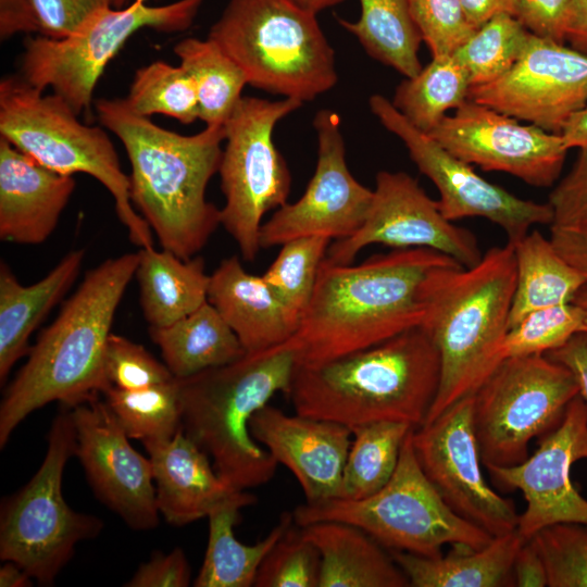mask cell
Instances as JSON below:
<instances>
[{
	"instance_id": "48",
	"label": "cell",
	"mask_w": 587,
	"mask_h": 587,
	"mask_svg": "<svg viewBox=\"0 0 587 587\" xmlns=\"http://www.w3.org/2000/svg\"><path fill=\"white\" fill-rule=\"evenodd\" d=\"M515 18L533 35L565 43L572 0H514Z\"/></svg>"
},
{
	"instance_id": "32",
	"label": "cell",
	"mask_w": 587,
	"mask_h": 587,
	"mask_svg": "<svg viewBox=\"0 0 587 587\" xmlns=\"http://www.w3.org/2000/svg\"><path fill=\"white\" fill-rule=\"evenodd\" d=\"M512 245L516 282L509 328L535 310L572 302L587 283L538 230L528 232Z\"/></svg>"
},
{
	"instance_id": "28",
	"label": "cell",
	"mask_w": 587,
	"mask_h": 587,
	"mask_svg": "<svg viewBox=\"0 0 587 587\" xmlns=\"http://www.w3.org/2000/svg\"><path fill=\"white\" fill-rule=\"evenodd\" d=\"M524 542L514 530L479 549L451 545L446 555L436 558L390 551L412 587H505L514 586L513 564Z\"/></svg>"
},
{
	"instance_id": "46",
	"label": "cell",
	"mask_w": 587,
	"mask_h": 587,
	"mask_svg": "<svg viewBox=\"0 0 587 587\" xmlns=\"http://www.w3.org/2000/svg\"><path fill=\"white\" fill-rule=\"evenodd\" d=\"M548 203L553 212L550 226H587V151L579 150L572 168L549 193Z\"/></svg>"
},
{
	"instance_id": "5",
	"label": "cell",
	"mask_w": 587,
	"mask_h": 587,
	"mask_svg": "<svg viewBox=\"0 0 587 587\" xmlns=\"http://www.w3.org/2000/svg\"><path fill=\"white\" fill-rule=\"evenodd\" d=\"M515 282L510 242L490 248L474 266L453 262L425 279L421 326L438 349L440 382L424 424L474 394L504 359Z\"/></svg>"
},
{
	"instance_id": "15",
	"label": "cell",
	"mask_w": 587,
	"mask_h": 587,
	"mask_svg": "<svg viewBox=\"0 0 587 587\" xmlns=\"http://www.w3.org/2000/svg\"><path fill=\"white\" fill-rule=\"evenodd\" d=\"M473 403V395L466 396L414 428L412 444L422 471L449 508L496 537L516 530L520 514L483 475Z\"/></svg>"
},
{
	"instance_id": "23",
	"label": "cell",
	"mask_w": 587,
	"mask_h": 587,
	"mask_svg": "<svg viewBox=\"0 0 587 587\" xmlns=\"http://www.w3.org/2000/svg\"><path fill=\"white\" fill-rule=\"evenodd\" d=\"M76 182L0 137V239L39 245L55 229Z\"/></svg>"
},
{
	"instance_id": "9",
	"label": "cell",
	"mask_w": 587,
	"mask_h": 587,
	"mask_svg": "<svg viewBox=\"0 0 587 587\" xmlns=\"http://www.w3.org/2000/svg\"><path fill=\"white\" fill-rule=\"evenodd\" d=\"M407 435L396 471L376 494L360 500L330 499L298 505V526L336 521L354 525L389 550L427 558L442 554L445 545L485 547L492 536L454 513L422 471Z\"/></svg>"
},
{
	"instance_id": "4",
	"label": "cell",
	"mask_w": 587,
	"mask_h": 587,
	"mask_svg": "<svg viewBox=\"0 0 587 587\" xmlns=\"http://www.w3.org/2000/svg\"><path fill=\"white\" fill-rule=\"evenodd\" d=\"M440 382L438 349L422 326L320 365L295 364L286 394L297 414L355 427L422 426Z\"/></svg>"
},
{
	"instance_id": "49",
	"label": "cell",
	"mask_w": 587,
	"mask_h": 587,
	"mask_svg": "<svg viewBox=\"0 0 587 587\" xmlns=\"http://www.w3.org/2000/svg\"><path fill=\"white\" fill-rule=\"evenodd\" d=\"M191 569L184 551L176 547L170 553L158 552L142 563L125 584L126 587H187Z\"/></svg>"
},
{
	"instance_id": "16",
	"label": "cell",
	"mask_w": 587,
	"mask_h": 587,
	"mask_svg": "<svg viewBox=\"0 0 587 587\" xmlns=\"http://www.w3.org/2000/svg\"><path fill=\"white\" fill-rule=\"evenodd\" d=\"M375 243L436 250L464 267L474 266L483 257L476 237L447 220L438 201L404 172L377 173L363 224L350 237L332 241L325 259L333 264H351L364 247Z\"/></svg>"
},
{
	"instance_id": "42",
	"label": "cell",
	"mask_w": 587,
	"mask_h": 587,
	"mask_svg": "<svg viewBox=\"0 0 587 587\" xmlns=\"http://www.w3.org/2000/svg\"><path fill=\"white\" fill-rule=\"evenodd\" d=\"M321 557L295 523L263 559L255 587H319Z\"/></svg>"
},
{
	"instance_id": "18",
	"label": "cell",
	"mask_w": 587,
	"mask_h": 587,
	"mask_svg": "<svg viewBox=\"0 0 587 587\" xmlns=\"http://www.w3.org/2000/svg\"><path fill=\"white\" fill-rule=\"evenodd\" d=\"M428 135L469 164L508 173L538 188L555 184L569 151L561 134L524 125L470 99Z\"/></svg>"
},
{
	"instance_id": "7",
	"label": "cell",
	"mask_w": 587,
	"mask_h": 587,
	"mask_svg": "<svg viewBox=\"0 0 587 587\" xmlns=\"http://www.w3.org/2000/svg\"><path fill=\"white\" fill-rule=\"evenodd\" d=\"M316 15L291 0H229L208 37L249 85L303 103L338 82L335 52Z\"/></svg>"
},
{
	"instance_id": "43",
	"label": "cell",
	"mask_w": 587,
	"mask_h": 587,
	"mask_svg": "<svg viewBox=\"0 0 587 587\" xmlns=\"http://www.w3.org/2000/svg\"><path fill=\"white\" fill-rule=\"evenodd\" d=\"M538 549L549 587H587V526L558 523L530 539Z\"/></svg>"
},
{
	"instance_id": "41",
	"label": "cell",
	"mask_w": 587,
	"mask_h": 587,
	"mask_svg": "<svg viewBox=\"0 0 587 587\" xmlns=\"http://www.w3.org/2000/svg\"><path fill=\"white\" fill-rule=\"evenodd\" d=\"M584 330L582 310L573 302L535 310L509 328L503 354H546Z\"/></svg>"
},
{
	"instance_id": "35",
	"label": "cell",
	"mask_w": 587,
	"mask_h": 587,
	"mask_svg": "<svg viewBox=\"0 0 587 587\" xmlns=\"http://www.w3.org/2000/svg\"><path fill=\"white\" fill-rule=\"evenodd\" d=\"M466 70L453 54L433 58L397 87L391 103L419 130L429 134L470 97Z\"/></svg>"
},
{
	"instance_id": "34",
	"label": "cell",
	"mask_w": 587,
	"mask_h": 587,
	"mask_svg": "<svg viewBox=\"0 0 587 587\" xmlns=\"http://www.w3.org/2000/svg\"><path fill=\"white\" fill-rule=\"evenodd\" d=\"M174 52L195 83L199 120L207 126H223L248 84L242 70L209 37L185 38L175 45Z\"/></svg>"
},
{
	"instance_id": "60",
	"label": "cell",
	"mask_w": 587,
	"mask_h": 587,
	"mask_svg": "<svg viewBox=\"0 0 587 587\" xmlns=\"http://www.w3.org/2000/svg\"><path fill=\"white\" fill-rule=\"evenodd\" d=\"M129 0H114L113 7H116L117 9L122 8L125 3H127ZM139 2H146L147 0H135Z\"/></svg>"
},
{
	"instance_id": "39",
	"label": "cell",
	"mask_w": 587,
	"mask_h": 587,
	"mask_svg": "<svg viewBox=\"0 0 587 587\" xmlns=\"http://www.w3.org/2000/svg\"><path fill=\"white\" fill-rule=\"evenodd\" d=\"M529 35L514 16L499 14L478 28L453 55L466 70L471 87L485 85L515 65Z\"/></svg>"
},
{
	"instance_id": "17",
	"label": "cell",
	"mask_w": 587,
	"mask_h": 587,
	"mask_svg": "<svg viewBox=\"0 0 587 587\" xmlns=\"http://www.w3.org/2000/svg\"><path fill=\"white\" fill-rule=\"evenodd\" d=\"M313 126L317 137L314 174L296 202L276 209L262 225L261 249L305 236L348 238L361 227L369 212L373 190L349 171L339 116L330 110H320Z\"/></svg>"
},
{
	"instance_id": "57",
	"label": "cell",
	"mask_w": 587,
	"mask_h": 587,
	"mask_svg": "<svg viewBox=\"0 0 587 587\" xmlns=\"http://www.w3.org/2000/svg\"><path fill=\"white\" fill-rule=\"evenodd\" d=\"M0 567L1 587H29L33 585L32 576L18 564L12 561H4Z\"/></svg>"
},
{
	"instance_id": "2",
	"label": "cell",
	"mask_w": 587,
	"mask_h": 587,
	"mask_svg": "<svg viewBox=\"0 0 587 587\" xmlns=\"http://www.w3.org/2000/svg\"><path fill=\"white\" fill-rule=\"evenodd\" d=\"M95 111L127 153L132 203L162 249L193 258L221 225V210L207 200L205 190L218 173L224 125L182 135L136 113L125 98L97 99Z\"/></svg>"
},
{
	"instance_id": "21",
	"label": "cell",
	"mask_w": 587,
	"mask_h": 587,
	"mask_svg": "<svg viewBox=\"0 0 587 587\" xmlns=\"http://www.w3.org/2000/svg\"><path fill=\"white\" fill-rule=\"evenodd\" d=\"M70 411L76 435L75 457L96 497L132 529L155 528L160 512L149 457L132 447L100 395Z\"/></svg>"
},
{
	"instance_id": "20",
	"label": "cell",
	"mask_w": 587,
	"mask_h": 587,
	"mask_svg": "<svg viewBox=\"0 0 587 587\" xmlns=\"http://www.w3.org/2000/svg\"><path fill=\"white\" fill-rule=\"evenodd\" d=\"M469 99L561 134L587 104V54L530 34L515 65L497 80L471 87Z\"/></svg>"
},
{
	"instance_id": "55",
	"label": "cell",
	"mask_w": 587,
	"mask_h": 587,
	"mask_svg": "<svg viewBox=\"0 0 587 587\" xmlns=\"http://www.w3.org/2000/svg\"><path fill=\"white\" fill-rule=\"evenodd\" d=\"M565 42L587 54V0H572L565 26Z\"/></svg>"
},
{
	"instance_id": "44",
	"label": "cell",
	"mask_w": 587,
	"mask_h": 587,
	"mask_svg": "<svg viewBox=\"0 0 587 587\" xmlns=\"http://www.w3.org/2000/svg\"><path fill=\"white\" fill-rule=\"evenodd\" d=\"M409 4L433 58L453 54L477 30L460 0H409Z\"/></svg>"
},
{
	"instance_id": "47",
	"label": "cell",
	"mask_w": 587,
	"mask_h": 587,
	"mask_svg": "<svg viewBox=\"0 0 587 587\" xmlns=\"http://www.w3.org/2000/svg\"><path fill=\"white\" fill-rule=\"evenodd\" d=\"M114 0H34L40 34L61 38L72 33L98 10L113 7Z\"/></svg>"
},
{
	"instance_id": "6",
	"label": "cell",
	"mask_w": 587,
	"mask_h": 587,
	"mask_svg": "<svg viewBox=\"0 0 587 587\" xmlns=\"http://www.w3.org/2000/svg\"><path fill=\"white\" fill-rule=\"evenodd\" d=\"M294 367L289 351L270 349L177 378L185 435L236 490L262 486L275 475L278 463L252 437L250 420L275 394L288 392Z\"/></svg>"
},
{
	"instance_id": "8",
	"label": "cell",
	"mask_w": 587,
	"mask_h": 587,
	"mask_svg": "<svg viewBox=\"0 0 587 587\" xmlns=\"http://www.w3.org/2000/svg\"><path fill=\"white\" fill-rule=\"evenodd\" d=\"M78 116L62 98L45 95L20 75L0 82V137L51 171L96 178L113 197L130 241L153 247L149 224L133 208L129 176L112 140L102 127L85 125Z\"/></svg>"
},
{
	"instance_id": "37",
	"label": "cell",
	"mask_w": 587,
	"mask_h": 587,
	"mask_svg": "<svg viewBox=\"0 0 587 587\" xmlns=\"http://www.w3.org/2000/svg\"><path fill=\"white\" fill-rule=\"evenodd\" d=\"M102 396L129 439H170L182 428L177 378L135 390L110 387Z\"/></svg>"
},
{
	"instance_id": "30",
	"label": "cell",
	"mask_w": 587,
	"mask_h": 587,
	"mask_svg": "<svg viewBox=\"0 0 587 587\" xmlns=\"http://www.w3.org/2000/svg\"><path fill=\"white\" fill-rule=\"evenodd\" d=\"M257 501L247 491L210 513L209 537L204 559L193 586L251 587L258 570L282 535L295 523L292 513L283 512L278 523L253 545L240 542L234 527L242 508Z\"/></svg>"
},
{
	"instance_id": "13",
	"label": "cell",
	"mask_w": 587,
	"mask_h": 587,
	"mask_svg": "<svg viewBox=\"0 0 587 587\" xmlns=\"http://www.w3.org/2000/svg\"><path fill=\"white\" fill-rule=\"evenodd\" d=\"M301 105V101L289 98L273 101L241 97L224 124L226 145L218 167L225 196L221 225L245 261H253L261 250L265 213L287 203L291 176L273 141V130Z\"/></svg>"
},
{
	"instance_id": "11",
	"label": "cell",
	"mask_w": 587,
	"mask_h": 587,
	"mask_svg": "<svg viewBox=\"0 0 587 587\" xmlns=\"http://www.w3.org/2000/svg\"><path fill=\"white\" fill-rule=\"evenodd\" d=\"M203 1L177 0L155 7L134 1L127 8L98 10L64 37H29L24 42L20 76L39 90L50 87L79 115L89 110L104 68L132 35L143 28L184 32Z\"/></svg>"
},
{
	"instance_id": "3",
	"label": "cell",
	"mask_w": 587,
	"mask_h": 587,
	"mask_svg": "<svg viewBox=\"0 0 587 587\" xmlns=\"http://www.w3.org/2000/svg\"><path fill=\"white\" fill-rule=\"evenodd\" d=\"M138 252L110 258L86 272L57 319L40 332L0 404V448L30 413L59 401L74 407L110 384L104 351L117 307L135 276Z\"/></svg>"
},
{
	"instance_id": "52",
	"label": "cell",
	"mask_w": 587,
	"mask_h": 587,
	"mask_svg": "<svg viewBox=\"0 0 587 587\" xmlns=\"http://www.w3.org/2000/svg\"><path fill=\"white\" fill-rule=\"evenodd\" d=\"M546 355L565 365L575 376L579 395L587 403V333L579 332L573 335L566 342Z\"/></svg>"
},
{
	"instance_id": "50",
	"label": "cell",
	"mask_w": 587,
	"mask_h": 587,
	"mask_svg": "<svg viewBox=\"0 0 587 587\" xmlns=\"http://www.w3.org/2000/svg\"><path fill=\"white\" fill-rule=\"evenodd\" d=\"M40 34L34 0H0V38L17 34Z\"/></svg>"
},
{
	"instance_id": "22",
	"label": "cell",
	"mask_w": 587,
	"mask_h": 587,
	"mask_svg": "<svg viewBox=\"0 0 587 587\" xmlns=\"http://www.w3.org/2000/svg\"><path fill=\"white\" fill-rule=\"evenodd\" d=\"M252 437L297 478L307 503L339 498L352 430L339 423L289 415L265 404L250 420Z\"/></svg>"
},
{
	"instance_id": "59",
	"label": "cell",
	"mask_w": 587,
	"mask_h": 587,
	"mask_svg": "<svg viewBox=\"0 0 587 587\" xmlns=\"http://www.w3.org/2000/svg\"><path fill=\"white\" fill-rule=\"evenodd\" d=\"M572 302L575 303L582 310L583 317H584L583 332L587 333V283L576 294Z\"/></svg>"
},
{
	"instance_id": "14",
	"label": "cell",
	"mask_w": 587,
	"mask_h": 587,
	"mask_svg": "<svg viewBox=\"0 0 587 587\" xmlns=\"http://www.w3.org/2000/svg\"><path fill=\"white\" fill-rule=\"evenodd\" d=\"M369 103L380 124L403 142L419 171L436 186L439 209L447 220L486 218L505 233L510 243L523 238L534 225L552 224L553 212L548 202L522 199L489 183L471 164L415 128L386 97L373 95Z\"/></svg>"
},
{
	"instance_id": "36",
	"label": "cell",
	"mask_w": 587,
	"mask_h": 587,
	"mask_svg": "<svg viewBox=\"0 0 587 587\" xmlns=\"http://www.w3.org/2000/svg\"><path fill=\"white\" fill-rule=\"evenodd\" d=\"M413 426L382 421L355 427L345 463L339 499L360 500L379 491L392 477L401 448Z\"/></svg>"
},
{
	"instance_id": "51",
	"label": "cell",
	"mask_w": 587,
	"mask_h": 587,
	"mask_svg": "<svg viewBox=\"0 0 587 587\" xmlns=\"http://www.w3.org/2000/svg\"><path fill=\"white\" fill-rule=\"evenodd\" d=\"M550 232L555 250L587 278V226H550Z\"/></svg>"
},
{
	"instance_id": "19",
	"label": "cell",
	"mask_w": 587,
	"mask_h": 587,
	"mask_svg": "<svg viewBox=\"0 0 587 587\" xmlns=\"http://www.w3.org/2000/svg\"><path fill=\"white\" fill-rule=\"evenodd\" d=\"M584 459H587V403L577 395L558 427L539 438L537 449L524 462L487 467L498 488L523 494L526 508L519 516L516 532L525 541L558 523L587 526V499L571 480L573 464Z\"/></svg>"
},
{
	"instance_id": "29",
	"label": "cell",
	"mask_w": 587,
	"mask_h": 587,
	"mask_svg": "<svg viewBox=\"0 0 587 587\" xmlns=\"http://www.w3.org/2000/svg\"><path fill=\"white\" fill-rule=\"evenodd\" d=\"M135 272L139 299L149 327L167 326L208 301L210 275L204 260H188L153 247L140 248Z\"/></svg>"
},
{
	"instance_id": "1",
	"label": "cell",
	"mask_w": 587,
	"mask_h": 587,
	"mask_svg": "<svg viewBox=\"0 0 587 587\" xmlns=\"http://www.w3.org/2000/svg\"><path fill=\"white\" fill-rule=\"evenodd\" d=\"M458 262L427 248L394 249L357 265L323 260L311 300L283 345L297 365H320L421 326V289L436 268Z\"/></svg>"
},
{
	"instance_id": "25",
	"label": "cell",
	"mask_w": 587,
	"mask_h": 587,
	"mask_svg": "<svg viewBox=\"0 0 587 587\" xmlns=\"http://www.w3.org/2000/svg\"><path fill=\"white\" fill-rule=\"evenodd\" d=\"M208 301L238 337L247 354L287 341L297 326L263 276L248 273L237 255L210 275Z\"/></svg>"
},
{
	"instance_id": "12",
	"label": "cell",
	"mask_w": 587,
	"mask_h": 587,
	"mask_svg": "<svg viewBox=\"0 0 587 587\" xmlns=\"http://www.w3.org/2000/svg\"><path fill=\"white\" fill-rule=\"evenodd\" d=\"M473 395V423L483 465L524 462L528 445L561 423L579 395L574 374L546 354L508 357Z\"/></svg>"
},
{
	"instance_id": "45",
	"label": "cell",
	"mask_w": 587,
	"mask_h": 587,
	"mask_svg": "<svg viewBox=\"0 0 587 587\" xmlns=\"http://www.w3.org/2000/svg\"><path fill=\"white\" fill-rule=\"evenodd\" d=\"M104 374L111 387L135 390L174 379L167 366L143 346L111 333L104 351Z\"/></svg>"
},
{
	"instance_id": "58",
	"label": "cell",
	"mask_w": 587,
	"mask_h": 587,
	"mask_svg": "<svg viewBox=\"0 0 587 587\" xmlns=\"http://www.w3.org/2000/svg\"><path fill=\"white\" fill-rule=\"evenodd\" d=\"M291 1L317 14L325 9L340 4L345 0H291Z\"/></svg>"
},
{
	"instance_id": "10",
	"label": "cell",
	"mask_w": 587,
	"mask_h": 587,
	"mask_svg": "<svg viewBox=\"0 0 587 587\" xmlns=\"http://www.w3.org/2000/svg\"><path fill=\"white\" fill-rule=\"evenodd\" d=\"M48 433V448L35 475L0 511V559L23 567L40 585H53L76 546L96 538L103 522L73 510L62 494L65 465L75 455L76 435L68 407L62 405Z\"/></svg>"
},
{
	"instance_id": "31",
	"label": "cell",
	"mask_w": 587,
	"mask_h": 587,
	"mask_svg": "<svg viewBox=\"0 0 587 587\" xmlns=\"http://www.w3.org/2000/svg\"><path fill=\"white\" fill-rule=\"evenodd\" d=\"M149 335L175 378H186L247 354L236 334L209 301L167 326L149 327Z\"/></svg>"
},
{
	"instance_id": "38",
	"label": "cell",
	"mask_w": 587,
	"mask_h": 587,
	"mask_svg": "<svg viewBox=\"0 0 587 587\" xmlns=\"http://www.w3.org/2000/svg\"><path fill=\"white\" fill-rule=\"evenodd\" d=\"M125 99L133 111L143 116L163 114L183 124L199 120L196 86L182 65L154 61L139 67Z\"/></svg>"
},
{
	"instance_id": "54",
	"label": "cell",
	"mask_w": 587,
	"mask_h": 587,
	"mask_svg": "<svg viewBox=\"0 0 587 587\" xmlns=\"http://www.w3.org/2000/svg\"><path fill=\"white\" fill-rule=\"evenodd\" d=\"M470 23L480 28L499 14H510L515 17L514 0H460Z\"/></svg>"
},
{
	"instance_id": "53",
	"label": "cell",
	"mask_w": 587,
	"mask_h": 587,
	"mask_svg": "<svg viewBox=\"0 0 587 587\" xmlns=\"http://www.w3.org/2000/svg\"><path fill=\"white\" fill-rule=\"evenodd\" d=\"M513 580L517 587L548 586L544 560L532 540L525 541L515 557Z\"/></svg>"
},
{
	"instance_id": "40",
	"label": "cell",
	"mask_w": 587,
	"mask_h": 587,
	"mask_svg": "<svg viewBox=\"0 0 587 587\" xmlns=\"http://www.w3.org/2000/svg\"><path fill=\"white\" fill-rule=\"evenodd\" d=\"M330 243L332 239L323 236L291 239L282 245L277 257L262 275L296 326L311 300Z\"/></svg>"
},
{
	"instance_id": "33",
	"label": "cell",
	"mask_w": 587,
	"mask_h": 587,
	"mask_svg": "<svg viewBox=\"0 0 587 587\" xmlns=\"http://www.w3.org/2000/svg\"><path fill=\"white\" fill-rule=\"evenodd\" d=\"M361 14L338 23L357 37L373 59L405 77L422 70L419 50L422 36L411 14L409 0H359Z\"/></svg>"
},
{
	"instance_id": "56",
	"label": "cell",
	"mask_w": 587,
	"mask_h": 587,
	"mask_svg": "<svg viewBox=\"0 0 587 587\" xmlns=\"http://www.w3.org/2000/svg\"><path fill=\"white\" fill-rule=\"evenodd\" d=\"M561 136L569 150L575 148L587 151V104L570 117Z\"/></svg>"
},
{
	"instance_id": "27",
	"label": "cell",
	"mask_w": 587,
	"mask_h": 587,
	"mask_svg": "<svg viewBox=\"0 0 587 587\" xmlns=\"http://www.w3.org/2000/svg\"><path fill=\"white\" fill-rule=\"evenodd\" d=\"M300 528L321 557L319 587L410 586L392 555L361 528L336 521Z\"/></svg>"
},
{
	"instance_id": "26",
	"label": "cell",
	"mask_w": 587,
	"mask_h": 587,
	"mask_svg": "<svg viewBox=\"0 0 587 587\" xmlns=\"http://www.w3.org/2000/svg\"><path fill=\"white\" fill-rule=\"evenodd\" d=\"M85 250L67 252L40 280L22 285L9 266L0 264V383L13 365L28 354L30 335L62 300L76 280Z\"/></svg>"
},
{
	"instance_id": "24",
	"label": "cell",
	"mask_w": 587,
	"mask_h": 587,
	"mask_svg": "<svg viewBox=\"0 0 587 587\" xmlns=\"http://www.w3.org/2000/svg\"><path fill=\"white\" fill-rule=\"evenodd\" d=\"M142 444L152 465L158 509L168 524L183 526L208 517L247 491L228 486L183 427L170 439Z\"/></svg>"
}]
</instances>
